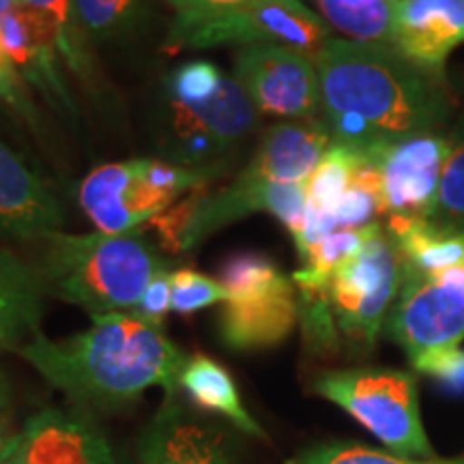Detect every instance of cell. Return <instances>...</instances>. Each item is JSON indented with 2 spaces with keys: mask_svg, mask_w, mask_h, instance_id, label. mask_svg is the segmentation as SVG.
<instances>
[{
  "mask_svg": "<svg viewBox=\"0 0 464 464\" xmlns=\"http://www.w3.org/2000/svg\"><path fill=\"white\" fill-rule=\"evenodd\" d=\"M24 464H121L84 411L44 409L24 426Z\"/></svg>",
  "mask_w": 464,
  "mask_h": 464,
  "instance_id": "ac0fdd59",
  "label": "cell"
},
{
  "mask_svg": "<svg viewBox=\"0 0 464 464\" xmlns=\"http://www.w3.org/2000/svg\"><path fill=\"white\" fill-rule=\"evenodd\" d=\"M450 155L440 174L434 219L437 224L464 230V114L448 133Z\"/></svg>",
  "mask_w": 464,
  "mask_h": 464,
  "instance_id": "83f0119b",
  "label": "cell"
},
{
  "mask_svg": "<svg viewBox=\"0 0 464 464\" xmlns=\"http://www.w3.org/2000/svg\"><path fill=\"white\" fill-rule=\"evenodd\" d=\"M404 280L390 232L372 224L368 239L327 282V304L340 342L353 353L372 351Z\"/></svg>",
  "mask_w": 464,
  "mask_h": 464,
  "instance_id": "52a82bcc",
  "label": "cell"
},
{
  "mask_svg": "<svg viewBox=\"0 0 464 464\" xmlns=\"http://www.w3.org/2000/svg\"><path fill=\"white\" fill-rule=\"evenodd\" d=\"M20 0H0V17H3L7 11H11Z\"/></svg>",
  "mask_w": 464,
  "mask_h": 464,
  "instance_id": "f35d334b",
  "label": "cell"
},
{
  "mask_svg": "<svg viewBox=\"0 0 464 464\" xmlns=\"http://www.w3.org/2000/svg\"><path fill=\"white\" fill-rule=\"evenodd\" d=\"M464 44V0H400L392 48L445 80V65Z\"/></svg>",
  "mask_w": 464,
  "mask_h": 464,
  "instance_id": "e0dca14e",
  "label": "cell"
},
{
  "mask_svg": "<svg viewBox=\"0 0 464 464\" xmlns=\"http://www.w3.org/2000/svg\"><path fill=\"white\" fill-rule=\"evenodd\" d=\"M91 318L86 332L65 340L37 335L17 355L82 411L121 409L150 387L177 393L189 357L164 329L131 312Z\"/></svg>",
  "mask_w": 464,
  "mask_h": 464,
  "instance_id": "7a4b0ae2",
  "label": "cell"
},
{
  "mask_svg": "<svg viewBox=\"0 0 464 464\" xmlns=\"http://www.w3.org/2000/svg\"><path fill=\"white\" fill-rule=\"evenodd\" d=\"M39 274L48 295L91 316L131 312L166 263L138 230L45 237Z\"/></svg>",
  "mask_w": 464,
  "mask_h": 464,
  "instance_id": "3957f363",
  "label": "cell"
},
{
  "mask_svg": "<svg viewBox=\"0 0 464 464\" xmlns=\"http://www.w3.org/2000/svg\"><path fill=\"white\" fill-rule=\"evenodd\" d=\"M65 208L50 185L0 140V237L44 241L65 226Z\"/></svg>",
  "mask_w": 464,
  "mask_h": 464,
  "instance_id": "2e32d148",
  "label": "cell"
},
{
  "mask_svg": "<svg viewBox=\"0 0 464 464\" xmlns=\"http://www.w3.org/2000/svg\"><path fill=\"white\" fill-rule=\"evenodd\" d=\"M0 44L26 86L37 91L58 114H65L67 119L78 116L56 39L37 11L17 3L0 17Z\"/></svg>",
  "mask_w": 464,
  "mask_h": 464,
  "instance_id": "5bb4252c",
  "label": "cell"
},
{
  "mask_svg": "<svg viewBox=\"0 0 464 464\" xmlns=\"http://www.w3.org/2000/svg\"><path fill=\"white\" fill-rule=\"evenodd\" d=\"M168 312H172V282L170 271L166 269L150 280L138 305L131 310V314L144 323L161 327Z\"/></svg>",
  "mask_w": 464,
  "mask_h": 464,
  "instance_id": "d6a6232c",
  "label": "cell"
},
{
  "mask_svg": "<svg viewBox=\"0 0 464 464\" xmlns=\"http://www.w3.org/2000/svg\"><path fill=\"white\" fill-rule=\"evenodd\" d=\"M138 464H239L216 423L202 421L168 396L136 443Z\"/></svg>",
  "mask_w": 464,
  "mask_h": 464,
  "instance_id": "9a60e30c",
  "label": "cell"
},
{
  "mask_svg": "<svg viewBox=\"0 0 464 464\" xmlns=\"http://www.w3.org/2000/svg\"><path fill=\"white\" fill-rule=\"evenodd\" d=\"M423 464H464V462H423Z\"/></svg>",
  "mask_w": 464,
  "mask_h": 464,
  "instance_id": "60d3db41",
  "label": "cell"
},
{
  "mask_svg": "<svg viewBox=\"0 0 464 464\" xmlns=\"http://www.w3.org/2000/svg\"><path fill=\"white\" fill-rule=\"evenodd\" d=\"M0 464H24V439H22L20 448H17L11 456L5 458V460Z\"/></svg>",
  "mask_w": 464,
  "mask_h": 464,
  "instance_id": "74e56055",
  "label": "cell"
},
{
  "mask_svg": "<svg viewBox=\"0 0 464 464\" xmlns=\"http://www.w3.org/2000/svg\"><path fill=\"white\" fill-rule=\"evenodd\" d=\"M332 39L321 15L301 0H258L247 7L172 28L166 48L205 50L224 45H280L314 61Z\"/></svg>",
  "mask_w": 464,
  "mask_h": 464,
  "instance_id": "ba28073f",
  "label": "cell"
},
{
  "mask_svg": "<svg viewBox=\"0 0 464 464\" xmlns=\"http://www.w3.org/2000/svg\"><path fill=\"white\" fill-rule=\"evenodd\" d=\"M172 282V312L177 314H194L208 305L228 301V290L222 282L213 280L200 271L179 269L170 274Z\"/></svg>",
  "mask_w": 464,
  "mask_h": 464,
  "instance_id": "f546056e",
  "label": "cell"
},
{
  "mask_svg": "<svg viewBox=\"0 0 464 464\" xmlns=\"http://www.w3.org/2000/svg\"><path fill=\"white\" fill-rule=\"evenodd\" d=\"M226 75L211 61H189L177 67L166 78L168 106H198L218 95L226 82Z\"/></svg>",
  "mask_w": 464,
  "mask_h": 464,
  "instance_id": "f1b7e54d",
  "label": "cell"
},
{
  "mask_svg": "<svg viewBox=\"0 0 464 464\" xmlns=\"http://www.w3.org/2000/svg\"><path fill=\"white\" fill-rule=\"evenodd\" d=\"M314 65L334 142L368 161L402 138L440 131L454 114L448 82L390 45L332 37Z\"/></svg>",
  "mask_w": 464,
  "mask_h": 464,
  "instance_id": "6da1fadb",
  "label": "cell"
},
{
  "mask_svg": "<svg viewBox=\"0 0 464 464\" xmlns=\"http://www.w3.org/2000/svg\"><path fill=\"white\" fill-rule=\"evenodd\" d=\"M216 172L218 168H189L150 158L103 164L80 185V207L100 232L138 230L183 194L207 185Z\"/></svg>",
  "mask_w": 464,
  "mask_h": 464,
  "instance_id": "277c9868",
  "label": "cell"
},
{
  "mask_svg": "<svg viewBox=\"0 0 464 464\" xmlns=\"http://www.w3.org/2000/svg\"><path fill=\"white\" fill-rule=\"evenodd\" d=\"M400 0H316L321 15L353 42L390 45Z\"/></svg>",
  "mask_w": 464,
  "mask_h": 464,
  "instance_id": "cb8c5ba5",
  "label": "cell"
},
{
  "mask_svg": "<svg viewBox=\"0 0 464 464\" xmlns=\"http://www.w3.org/2000/svg\"><path fill=\"white\" fill-rule=\"evenodd\" d=\"M334 138L324 121H282L260 140L254 164L276 183H307Z\"/></svg>",
  "mask_w": 464,
  "mask_h": 464,
  "instance_id": "d6986e66",
  "label": "cell"
},
{
  "mask_svg": "<svg viewBox=\"0 0 464 464\" xmlns=\"http://www.w3.org/2000/svg\"><path fill=\"white\" fill-rule=\"evenodd\" d=\"M450 271L458 277V280H460V282L464 284V265H460V266H454V269H450Z\"/></svg>",
  "mask_w": 464,
  "mask_h": 464,
  "instance_id": "ab89813d",
  "label": "cell"
},
{
  "mask_svg": "<svg viewBox=\"0 0 464 464\" xmlns=\"http://www.w3.org/2000/svg\"><path fill=\"white\" fill-rule=\"evenodd\" d=\"M314 392L355 417L398 458L432 456L421 426L417 385L409 372L390 368L334 370L318 376Z\"/></svg>",
  "mask_w": 464,
  "mask_h": 464,
  "instance_id": "8992f818",
  "label": "cell"
},
{
  "mask_svg": "<svg viewBox=\"0 0 464 464\" xmlns=\"http://www.w3.org/2000/svg\"><path fill=\"white\" fill-rule=\"evenodd\" d=\"M362 161L363 158L355 150L332 142L323 161L305 183L307 208H312L318 216H329L342 196L346 194V189L353 185V179H355Z\"/></svg>",
  "mask_w": 464,
  "mask_h": 464,
  "instance_id": "484cf974",
  "label": "cell"
},
{
  "mask_svg": "<svg viewBox=\"0 0 464 464\" xmlns=\"http://www.w3.org/2000/svg\"><path fill=\"white\" fill-rule=\"evenodd\" d=\"M450 138L440 131H423L390 144L374 155L381 177V211L385 216L430 219Z\"/></svg>",
  "mask_w": 464,
  "mask_h": 464,
  "instance_id": "4fadbf2b",
  "label": "cell"
},
{
  "mask_svg": "<svg viewBox=\"0 0 464 464\" xmlns=\"http://www.w3.org/2000/svg\"><path fill=\"white\" fill-rule=\"evenodd\" d=\"M166 160L189 168H216L256 130L260 116L246 89L230 75L213 100L198 106L166 103Z\"/></svg>",
  "mask_w": 464,
  "mask_h": 464,
  "instance_id": "9c48e42d",
  "label": "cell"
},
{
  "mask_svg": "<svg viewBox=\"0 0 464 464\" xmlns=\"http://www.w3.org/2000/svg\"><path fill=\"white\" fill-rule=\"evenodd\" d=\"M219 282L228 290L218 318L226 346L263 351L288 338L299 321V293L274 260L256 252L235 254L219 266Z\"/></svg>",
  "mask_w": 464,
  "mask_h": 464,
  "instance_id": "5b68a950",
  "label": "cell"
},
{
  "mask_svg": "<svg viewBox=\"0 0 464 464\" xmlns=\"http://www.w3.org/2000/svg\"><path fill=\"white\" fill-rule=\"evenodd\" d=\"M92 44L131 37L149 20L147 0H73Z\"/></svg>",
  "mask_w": 464,
  "mask_h": 464,
  "instance_id": "d4e9b609",
  "label": "cell"
},
{
  "mask_svg": "<svg viewBox=\"0 0 464 464\" xmlns=\"http://www.w3.org/2000/svg\"><path fill=\"white\" fill-rule=\"evenodd\" d=\"M22 439H24V430H14V426H11V413L0 415V462L20 448Z\"/></svg>",
  "mask_w": 464,
  "mask_h": 464,
  "instance_id": "d590c367",
  "label": "cell"
},
{
  "mask_svg": "<svg viewBox=\"0 0 464 464\" xmlns=\"http://www.w3.org/2000/svg\"><path fill=\"white\" fill-rule=\"evenodd\" d=\"M20 3L37 11L48 22L63 63L75 75V80L86 91L100 92V67H97L95 54H92V42L84 31L73 0H20Z\"/></svg>",
  "mask_w": 464,
  "mask_h": 464,
  "instance_id": "603a6c76",
  "label": "cell"
},
{
  "mask_svg": "<svg viewBox=\"0 0 464 464\" xmlns=\"http://www.w3.org/2000/svg\"><path fill=\"white\" fill-rule=\"evenodd\" d=\"M413 368L440 381L450 390L464 392V351H460V346L432 353L413 363Z\"/></svg>",
  "mask_w": 464,
  "mask_h": 464,
  "instance_id": "836d02e7",
  "label": "cell"
},
{
  "mask_svg": "<svg viewBox=\"0 0 464 464\" xmlns=\"http://www.w3.org/2000/svg\"><path fill=\"white\" fill-rule=\"evenodd\" d=\"M284 464H413L396 454L355 443H327L299 451Z\"/></svg>",
  "mask_w": 464,
  "mask_h": 464,
  "instance_id": "4dcf8cb0",
  "label": "cell"
},
{
  "mask_svg": "<svg viewBox=\"0 0 464 464\" xmlns=\"http://www.w3.org/2000/svg\"><path fill=\"white\" fill-rule=\"evenodd\" d=\"M260 211L280 219L295 237L305 222V183H276L266 179L256 166L249 164L235 181L218 189L216 194H205L198 189L179 254L189 252L218 230Z\"/></svg>",
  "mask_w": 464,
  "mask_h": 464,
  "instance_id": "8fae6325",
  "label": "cell"
},
{
  "mask_svg": "<svg viewBox=\"0 0 464 464\" xmlns=\"http://www.w3.org/2000/svg\"><path fill=\"white\" fill-rule=\"evenodd\" d=\"M11 396H14V393H11L9 376L0 370V415L9 413L11 411Z\"/></svg>",
  "mask_w": 464,
  "mask_h": 464,
  "instance_id": "8d00e7d4",
  "label": "cell"
},
{
  "mask_svg": "<svg viewBox=\"0 0 464 464\" xmlns=\"http://www.w3.org/2000/svg\"><path fill=\"white\" fill-rule=\"evenodd\" d=\"M179 387L188 393V398L198 409L226 417L232 426L252 434V437L266 439L260 423L243 406L235 379L216 359L207 355L189 357L181 372V379H179Z\"/></svg>",
  "mask_w": 464,
  "mask_h": 464,
  "instance_id": "7402d4cb",
  "label": "cell"
},
{
  "mask_svg": "<svg viewBox=\"0 0 464 464\" xmlns=\"http://www.w3.org/2000/svg\"><path fill=\"white\" fill-rule=\"evenodd\" d=\"M0 103L20 116L28 127L39 131V112L31 100V92L14 63L9 61L3 44H0Z\"/></svg>",
  "mask_w": 464,
  "mask_h": 464,
  "instance_id": "1f68e13d",
  "label": "cell"
},
{
  "mask_svg": "<svg viewBox=\"0 0 464 464\" xmlns=\"http://www.w3.org/2000/svg\"><path fill=\"white\" fill-rule=\"evenodd\" d=\"M402 266L423 276H437L464 265V230L434 219L390 216L387 222Z\"/></svg>",
  "mask_w": 464,
  "mask_h": 464,
  "instance_id": "44dd1931",
  "label": "cell"
},
{
  "mask_svg": "<svg viewBox=\"0 0 464 464\" xmlns=\"http://www.w3.org/2000/svg\"><path fill=\"white\" fill-rule=\"evenodd\" d=\"M385 329L411 363L458 348L464 340V284L451 271L423 276L404 269Z\"/></svg>",
  "mask_w": 464,
  "mask_h": 464,
  "instance_id": "30bf717a",
  "label": "cell"
},
{
  "mask_svg": "<svg viewBox=\"0 0 464 464\" xmlns=\"http://www.w3.org/2000/svg\"><path fill=\"white\" fill-rule=\"evenodd\" d=\"M166 3L174 9V20L170 26L179 28L247 7V5L258 3V0H166Z\"/></svg>",
  "mask_w": 464,
  "mask_h": 464,
  "instance_id": "e575fe53",
  "label": "cell"
},
{
  "mask_svg": "<svg viewBox=\"0 0 464 464\" xmlns=\"http://www.w3.org/2000/svg\"><path fill=\"white\" fill-rule=\"evenodd\" d=\"M45 295L39 269L0 249V348L17 353L42 335Z\"/></svg>",
  "mask_w": 464,
  "mask_h": 464,
  "instance_id": "ffe728a7",
  "label": "cell"
},
{
  "mask_svg": "<svg viewBox=\"0 0 464 464\" xmlns=\"http://www.w3.org/2000/svg\"><path fill=\"white\" fill-rule=\"evenodd\" d=\"M235 78L260 114L284 121L316 119L321 82L314 61L280 45H249L235 58Z\"/></svg>",
  "mask_w": 464,
  "mask_h": 464,
  "instance_id": "7c38bea8",
  "label": "cell"
},
{
  "mask_svg": "<svg viewBox=\"0 0 464 464\" xmlns=\"http://www.w3.org/2000/svg\"><path fill=\"white\" fill-rule=\"evenodd\" d=\"M370 230H372V224L363 228H342L324 237L304 258V266L293 274L295 286H327L335 269L362 249Z\"/></svg>",
  "mask_w": 464,
  "mask_h": 464,
  "instance_id": "4316f807",
  "label": "cell"
}]
</instances>
